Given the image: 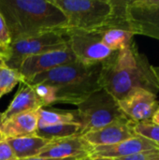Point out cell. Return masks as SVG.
I'll return each mask as SVG.
<instances>
[{
	"label": "cell",
	"instance_id": "6da1fadb",
	"mask_svg": "<svg viewBox=\"0 0 159 160\" xmlns=\"http://www.w3.org/2000/svg\"><path fill=\"white\" fill-rule=\"evenodd\" d=\"M99 83L117 101L137 89H144L155 95L159 92L153 66L138 51L135 42L124 50L113 52L101 63Z\"/></svg>",
	"mask_w": 159,
	"mask_h": 160
},
{
	"label": "cell",
	"instance_id": "7a4b0ae2",
	"mask_svg": "<svg viewBox=\"0 0 159 160\" xmlns=\"http://www.w3.org/2000/svg\"><path fill=\"white\" fill-rule=\"evenodd\" d=\"M0 12L11 40L63 31L67 18L52 0H0Z\"/></svg>",
	"mask_w": 159,
	"mask_h": 160
},
{
	"label": "cell",
	"instance_id": "3957f363",
	"mask_svg": "<svg viewBox=\"0 0 159 160\" xmlns=\"http://www.w3.org/2000/svg\"><path fill=\"white\" fill-rule=\"evenodd\" d=\"M101 64L84 65L78 61L36 76L28 83H45L56 88V103L79 105L102 89L99 83Z\"/></svg>",
	"mask_w": 159,
	"mask_h": 160
},
{
	"label": "cell",
	"instance_id": "277c9868",
	"mask_svg": "<svg viewBox=\"0 0 159 160\" xmlns=\"http://www.w3.org/2000/svg\"><path fill=\"white\" fill-rule=\"evenodd\" d=\"M67 18L66 29L96 32L108 25L113 10L112 0H52Z\"/></svg>",
	"mask_w": 159,
	"mask_h": 160
},
{
	"label": "cell",
	"instance_id": "5b68a950",
	"mask_svg": "<svg viewBox=\"0 0 159 160\" xmlns=\"http://www.w3.org/2000/svg\"><path fill=\"white\" fill-rule=\"evenodd\" d=\"M75 112L77 121L81 125L80 136L127 118L118 101L104 89L90 95L77 106Z\"/></svg>",
	"mask_w": 159,
	"mask_h": 160
},
{
	"label": "cell",
	"instance_id": "8992f818",
	"mask_svg": "<svg viewBox=\"0 0 159 160\" xmlns=\"http://www.w3.org/2000/svg\"><path fill=\"white\" fill-rule=\"evenodd\" d=\"M67 47V38L64 31L47 32L11 40L4 50L2 58L7 68L18 70L23 60L29 56Z\"/></svg>",
	"mask_w": 159,
	"mask_h": 160
},
{
	"label": "cell",
	"instance_id": "52a82bcc",
	"mask_svg": "<svg viewBox=\"0 0 159 160\" xmlns=\"http://www.w3.org/2000/svg\"><path fill=\"white\" fill-rule=\"evenodd\" d=\"M67 38V44L76 60L84 65L101 64L107 60L112 51L106 47L98 32H86L73 29L63 30Z\"/></svg>",
	"mask_w": 159,
	"mask_h": 160
},
{
	"label": "cell",
	"instance_id": "ba28073f",
	"mask_svg": "<svg viewBox=\"0 0 159 160\" xmlns=\"http://www.w3.org/2000/svg\"><path fill=\"white\" fill-rule=\"evenodd\" d=\"M76 61L74 54L69 47H67L66 49L50 51L29 56L23 60L17 71L22 75L23 82L28 83L37 75Z\"/></svg>",
	"mask_w": 159,
	"mask_h": 160
},
{
	"label": "cell",
	"instance_id": "9c48e42d",
	"mask_svg": "<svg viewBox=\"0 0 159 160\" xmlns=\"http://www.w3.org/2000/svg\"><path fill=\"white\" fill-rule=\"evenodd\" d=\"M126 16L135 35H142L148 30H159V0L127 1Z\"/></svg>",
	"mask_w": 159,
	"mask_h": 160
},
{
	"label": "cell",
	"instance_id": "30bf717a",
	"mask_svg": "<svg viewBox=\"0 0 159 160\" xmlns=\"http://www.w3.org/2000/svg\"><path fill=\"white\" fill-rule=\"evenodd\" d=\"M119 107L127 119L133 123L151 121L159 107L157 95L144 90L137 89L118 101Z\"/></svg>",
	"mask_w": 159,
	"mask_h": 160
},
{
	"label": "cell",
	"instance_id": "8fae6325",
	"mask_svg": "<svg viewBox=\"0 0 159 160\" xmlns=\"http://www.w3.org/2000/svg\"><path fill=\"white\" fill-rule=\"evenodd\" d=\"M134 125L135 123L125 118L112 122L102 128L87 132L81 137L93 147L113 145L136 136Z\"/></svg>",
	"mask_w": 159,
	"mask_h": 160
},
{
	"label": "cell",
	"instance_id": "7c38bea8",
	"mask_svg": "<svg viewBox=\"0 0 159 160\" xmlns=\"http://www.w3.org/2000/svg\"><path fill=\"white\" fill-rule=\"evenodd\" d=\"M153 149H159L158 143H156L144 137L136 135L131 139H128L127 141H124L113 145L93 147L90 157L109 158L114 159L130 157Z\"/></svg>",
	"mask_w": 159,
	"mask_h": 160
},
{
	"label": "cell",
	"instance_id": "4fadbf2b",
	"mask_svg": "<svg viewBox=\"0 0 159 160\" xmlns=\"http://www.w3.org/2000/svg\"><path fill=\"white\" fill-rule=\"evenodd\" d=\"M93 146L81 136H74L53 140L48 144L38 157L52 158H71L90 157Z\"/></svg>",
	"mask_w": 159,
	"mask_h": 160
},
{
	"label": "cell",
	"instance_id": "5bb4252c",
	"mask_svg": "<svg viewBox=\"0 0 159 160\" xmlns=\"http://www.w3.org/2000/svg\"><path fill=\"white\" fill-rule=\"evenodd\" d=\"M38 110L20 113L2 121L0 123V141L37 135Z\"/></svg>",
	"mask_w": 159,
	"mask_h": 160
},
{
	"label": "cell",
	"instance_id": "9a60e30c",
	"mask_svg": "<svg viewBox=\"0 0 159 160\" xmlns=\"http://www.w3.org/2000/svg\"><path fill=\"white\" fill-rule=\"evenodd\" d=\"M18 93L7 108V110L1 113V122L5 121L14 115L37 111L41 109L42 106L33 89V86L26 82H22Z\"/></svg>",
	"mask_w": 159,
	"mask_h": 160
},
{
	"label": "cell",
	"instance_id": "2e32d148",
	"mask_svg": "<svg viewBox=\"0 0 159 160\" xmlns=\"http://www.w3.org/2000/svg\"><path fill=\"white\" fill-rule=\"evenodd\" d=\"M5 141L11 147L18 160L38 157L43 149L52 142L37 135L6 139Z\"/></svg>",
	"mask_w": 159,
	"mask_h": 160
},
{
	"label": "cell",
	"instance_id": "e0dca14e",
	"mask_svg": "<svg viewBox=\"0 0 159 160\" xmlns=\"http://www.w3.org/2000/svg\"><path fill=\"white\" fill-rule=\"evenodd\" d=\"M100 35L102 43L112 52L121 51L129 47L134 41L135 34L121 27H106L97 31Z\"/></svg>",
	"mask_w": 159,
	"mask_h": 160
},
{
	"label": "cell",
	"instance_id": "ac0fdd59",
	"mask_svg": "<svg viewBox=\"0 0 159 160\" xmlns=\"http://www.w3.org/2000/svg\"><path fill=\"white\" fill-rule=\"evenodd\" d=\"M81 125L79 123H68V124H60V125H42L37 124V135L50 140H58L63 138L80 136Z\"/></svg>",
	"mask_w": 159,
	"mask_h": 160
},
{
	"label": "cell",
	"instance_id": "d6986e66",
	"mask_svg": "<svg viewBox=\"0 0 159 160\" xmlns=\"http://www.w3.org/2000/svg\"><path fill=\"white\" fill-rule=\"evenodd\" d=\"M38 123L42 125L52 126L68 123H78L76 113L72 112H64L58 110H46L41 108L38 110Z\"/></svg>",
	"mask_w": 159,
	"mask_h": 160
},
{
	"label": "cell",
	"instance_id": "ffe728a7",
	"mask_svg": "<svg viewBox=\"0 0 159 160\" xmlns=\"http://www.w3.org/2000/svg\"><path fill=\"white\" fill-rule=\"evenodd\" d=\"M23 82L22 75L14 69L7 68L5 64L0 68V98L12 91L18 84Z\"/></svg>",
	"mask_w": 159,
	"mask_h": 160
},
{
	"label": "cell",
	"instance_id": "44dd1931",
	"mask_svg": "<svg viewBox=\"0 0 159 160\" xmlns=\"http://www.w3.org/2000/svg\"><path fill=\"white\" fill-rule=\"evenodd\" d=\"M32 86L42 108L56 103V88L54 86L45 83H37Z\"/></svg>",
	"mask_w": 159,
	"mask_h": 160
},
{
	"label": "cell",
	"instance_id": "7402d4cb",
	"mask_svg": "<svg viewBox=\"0 0 159 160\" xmlns=\"http://www.w3.org/2000/svg\"><path fill=\"white\" fill-rule=\"evenodd\" d=\"M134 132L136 135L144 137L159 144V126L153 124L151 121L135 124Z\"/></svg>",
	"mask_w": 159,
	"mask_h": 160
},
{
	"label": "cell",
	"instance_id": "603a6c76",
	"mask_svg": "<svg viewBox=\"0 0 159 160\" xmlns=\"http://www.w3.org/2000/svg\"><path fill=\"white\" fill-rule=\"evenodd\" d=\"M114 160H159V149L148 150L127 158H114Z\"/></svg>",
	"mask_w": 159,
	"mask_h": 160
},
{
	"label": "cell",
	"instance_id": "cb8c5ba5",
	"mask_svg": "<svg viewBox=\"0 0 159 160\" xmlns=\"http://www.w3.org/2000/svg\"><path fill=\"white\" fill-rule=\"evenodd\" d=\"M10 42H11V38H10L7 26L6 24L3 15L0 12V46L6 49L9 45Z\"/></svg>",
	"mask_w": 159,
	"mask_h": 160
},
{
	"label": "cell",
	"instance_id": "d4e9b609",
	"mask_svg": "<svg viewBox=\"0 0 159 160\" xmlns=\"http://www.w3.org/2000/svg\"><path fill=\"white\" fill-rule=\"evenodd\" d=\"M0 160H18L11 147L5 140L0 141Z\"/></svg>",
	"mask_w": 159,
	"mask_h": 160
},
{
	"label": "cell",
	"instance_id": "484cf974",
	"mask_svg": "<svg viewBox=\"0 0 159 160\" xmlns=\"http://www.w3.org/2000/svg\"><path fill=\"white\" fill-rule=\"evenodd\" d=\"M88 158V157H86ZM86 158H41V157H36V158H30L20 160H83Z\"/></svg>",
	"mask_w": 159,
	"mask_h": 160
},
{
	"label": "cell",
	"instance_id": "4316f807",
	"mask_svg": "<svg viewBox=\"0 0 159 160\" xmlns=\"http://www.w3.org/2000/svg\"><path fill=\"white\" fill-rule=\"evenodd\" d=\"M142 35L147 36V37H150V38H156V39H158L159 40V30H148V31L143 32Z\"/></svg>",
	"mask_w": 159,
	"mask_h": 160
},
{
	"label": "cell",
	"instance_id": "83f0119b",
	"mask_svg": "<svg viewBox=\"0 0 159 160\" xmlns=\"http://www.w3.org/2000/svg\"><path fill=\"white\" fill-rule=\"evenodd\" d=\"M151 122L153 124H155V125L159 126V107L157 108V110L155 112V113H154V115H153V117L151 119Z\"/></svg>",
	"mask_w": 159,
	"mask_h": 160
},
{
	"label": "cell",
	"instance_id": "f1b7e54d",
	"mask_svg": "<svg viewBox=\"0 0 159 160\" xmlns=\"http://www.w3.org/2000/svg\"><path fill=\"white\" fill-rule=\"evenodd\" d=\"M153 69H154V73H155V76L157 80L159 83V67H153Z\"/></svg>",
	"mask_w": 159,
	"mask_h": 160
},
{
	"label": "cell",
	"instance_id": "f546056e",
	"mask_svg": "<svg viewBox=\"0 0 159 160\" xmlns=\"http://www.w3.org/2000/svg\"><path fill=\"white\" fill-rule=\"evenodd\" d=\"M91 158L92 160H114L113 158Z\"/></svg>",
	"mask_w": 159,
	"mask_h": 160
},
{
	"label": "cell",
	"instance_id": "4dcf8cb0",
	"mask_svg": "<svg viewBox=\"0 0 159 160\" xmlns=\"http://www.w3.org/2000/svg\"><path fill=\"white\" fill-rule=\"evenodd\" d=\"M4 64H5V63H4V60H3V58L0 56V68H1Z\"/></svg>",
	"mask_w": 159,
	"mask_h": 160
},
{
	"label": "cell",
	"instance_id": "1f68e13d",
	"mask_svg": "<svg viewBox=\"0 0 159 160\" xmlns=\"http://www.w3.org/2000/svg\"><path fill=\"white\" fill-rule=\"evenodd\" d=\"M4 50H5V49H4V48H2V47L0 46V56H1V57H2V55H3Z\"/></svg>",
	"mask_w": 159,
	"mask_h": 160
},
{
	"label": "cell",
	"instance_id": "d6a6232c",
	"mask_svg": "<svg viewBox=\"0 0 159 160\" xmlns=\"http://www.w3.org/2000/svg\"><path fill=\"white\" fill-rule=\"evenodd\" d=\"M83 160H92V158H91L90 157H88V158H86L85 159H83Z\"/></svg>",
	"mask_w": 159,
	"mask_h": 160
},
{
	"label": "cell",
	"instance_id": "836d02e7",
	"mask_svg": "<svg viewBox=\"0 0 159 160\" xmlns=\"http://www.w3.org/2000/svg\"><path fill=\"white\" fill-rule=\"evenodd\" d=\"M0 123H1V113H0Z\"/></svg>",
	"mask_w": 159,
	"mask_h": 160
}]
</instances>
